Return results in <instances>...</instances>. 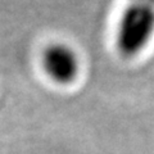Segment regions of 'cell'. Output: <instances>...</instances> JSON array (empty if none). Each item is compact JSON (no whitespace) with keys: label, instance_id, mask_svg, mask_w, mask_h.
<instances>
[{"label":"cell","instance_id":"cell-1","mask_svg":"<svg viewBox=\"0 0 154 154\" xmlns=\"http://www.w3.org/2000/svg\"><path fill=\"white\" fill-rule=\"evenodd\" d=\"M154 35V7L131 3L123 11L117 28V46L126 57L139 54Z\"/></svg>","mask_w":154,"mask_h":154},{"label":"cell","instance_id":"cell-2","mask_svg":"<svg viewBox=\"0 0 154 154\" xmlns=\"http://www.w3.org/2000/svg\"><path fill=\"white\" fill-rule=\"evenodd\" d=\"M42 67L46 75L57 84L67 85L79 75L80 60L76 51L66 44H51L42 54Z\"/></svg>","mask_w":154,"mask_h":154},{"label":"cell","instance_id":"cell-3","mask_svg":"<svg viewBox=\"0 0 154 154\" xmlns=\"http://www.w3.org/2000/svg\"><path fill=\"white\" fill-rule=\"evenodd\" d=\"M131 3H141V4H146V5L154 7V0H131Z\"/></svg>","mask_w":154,"mask_h":154}]
</instances>
